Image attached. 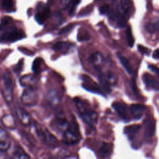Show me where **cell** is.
I'll return each instance as SVG.
<instances>
[{
  "label": "cell",
  "instance_id": "obj_8",
  "mask_svg": "<svg viewBox=\"0 0 159 159\" xmlns=\"http://www.w3.org/2000/svg\"><path fill=\"white\" fill-rule=\"evenodd\" d=\"M38 10L35 15V20L40 25L43 24L49 17L50 14V9L46 4H39Z\"/></svg>",
  "mask_w": 159,
  "mask_h": 159
},
{
  "label": "cell",
  "instance_id": "obj_10",
  "mask_svg": "<svg viewBox=\"0 0 159 159\" xmlns=\"http://www.w3.org/2000/svg\"><path fill=\"white\" fill-rule=\"evenodd\" d=\"M142 79L144 84L148 88L152 89L155 91L158 90V82L152 75L148 73H145L143 75Z\"/></svg>",
  "mask_w": 159,
  "mask_h": 159
},
{
  "label": "cell",
  "instance_id": "obj_11",
  "mask_svg": "<svg viewBox=\"0 0 159 159\" xmlns=\"http://www.w3.org/2000/svg\"><path fill=\"white\" fill-rule=\"evenodd\" d=\"M81 0H61L60 4L63 9L68 8V14L70 16H73L75 12L76 7L80 4Z\"/></svg>",
  "mask_w": 159,
  "mask_h": 159
},
{
  "label": "cell",
  "instance_id": "obj_15",
  "mask_svg": "<svg viewBox=\"0 0 159 159\" xmlns=\"http://www.w3.org/2000/svg\"><path fill=\"white\" fill-rule=\"evenodd\" d=\"M145 110V107L142 104H132L130 107V112L132 116L136 119H139L142 117Z\"/></svg>",
  "mask_w": 159,
  "mask_h": 159
},
{
  "label": "cell",
  "instance_id": "obj_31",
  "mask_svg": "<svg viewBox=\"0 0 159 159\" xmlns=\"http://www.w3.org/2000/svg\"><path fill=\"white\" fill-rule=\"evenodd\" d=\"M126 37L127 40L128 42V45L130 47H132L134 43V39L132 34V30L131 27L130 26H128L126 30Z\"/></svg>",
  "mask_w": 159,
  "mask_h": 159
},
{
  "label": "cell",
  "instance_id": "obj_12",
  "mask_svg": "<svg viewBox=\"0 0 159 159\" xmlns=\"http://www.w3.org/2000/svg\"><path fill=\"white\" fill-rule=\"evenodd\" d=\"M10 146V140L7 132L0 127V150H7Z\"/></svg>",
  "mask_w": 159,
  "mask_h": 159
},
{
  "label": "cell",
  "instance_id": "obj_3",
  "mask_svg": "<svg viewBox=\"0 0 159 159\" xmlns=\"http://www.w3.org/2000/svg\"><path fill=\"white\" fill-rule=\"evenodd\" d=\"M25 37V33L22 30L15 27H9L0 36V42H14L24 39Z\"/></svg>",
  "mask_w": 159,
  "mask_h": 159
},
{
  "label": "cell",
  "instance_id": "obj_5",
  "mask_svg": "<svg viewBox=\"0 0 159 159\" xmlns=\"http://www.w3.org/2000/svg\"><path fill=\"white\" fill-rule=\"evenodd\" d=\"M35 132L38 137L47 145L53 147H55L57 145V139L46 129L42 128L39 125H36Z\"/></svg>",
  "mask_w": 159,
  "mask_h": 159
},
{
  "label": "cell",
  "instance_id": "obj_41",
  "mask_svg": "<svg viewBox=\"0 0 159 159\" xmlns=\"http://www.w3.org/2000/svg\"><path fill=\"white\" fill-rule=\"evenodd\" d=\"M153 57L155 59H158V48H157L153 54Z\"/></svg>",
  "mask_w": 159,
  "mask_h": 159
},
{
  "label": "cell",
  "instance_id": "obj_24",
  "mask_svg": "<svg viewBox=\"0 0 159 159\" xmlns=\"http://www.w3.org/2000/svg\"><path fill=\"white\" fill-rule=\"evenodd\" d=\"M14 157L16 158H29V156L19 146H16L14 148Z\"/></svg>",
  "mask_w": 159,
  "mask_h": 159
},
{
  "label": "cell",
  "instance_id": "obj_27",
  "mask_svg": "<svg viewBox=\"0 0 159 159\" xmlns=\"http://www.w3.org/2000/svg\"><path fill=\"white\" fill-rule=\"evenodd\" d=\"M145 29L147 32L150 33H153L158 30V21L157 20L155 22H148L146 24Z\"/></svg>",
  "mask_w": 159,
  "mask_h": 159
},
{
  "label": "cell",
  "instance_id": "obj_16",
  "mask_svg": "<svg viewBox=\"0 0 159 159\" xmlns=\"http://www.w3.org/2000/svg\"><path fill=\"white\" fill-rule=\"evenodd\" d=\"M74 44L68 42H58L53 46V49L55 51L61 52H68L73 47Z\"/></svg>",
  "mask_w": 159,
  "mask_h": 159
},
{
  "label": "cell",
  "instance_id": "obj_6",
  "mask_svg": "<svg viewBox=\"0 0 159 159\" xmlns=\"http://www.w3.org/2000/svg\"><path fill=\"white\" fill-rule=\"evenodd\" d=\"M22 103L28 106L36 105L38 102V94L36 90L33 87H29L25 89L21 97Z\"/></svg>",
  "mask_w": 159,
  "mask_h": 159
},
{
  "label": "cell",
  "instance_id": "obj_40",
  "mask_svg": "<svg viewBox=\"0 0 159 159\" xmlns=\"http://www.w3.org/2000/svg\"><path fill=\"white\" fill-rule=\"evenodd\" d=\"M132 89H133V91L135 93H137V86H136L135 78H132Z\"/></svg>",
  "mask_w": 159,
  "mask_h": 159
},
{
  "label": "cell",
  "instance_id": "obj_4",
  "mask_svg": "<svg viewBox=\"0 0 159 159\" xmlns=\"http://www.w3.org/2000/svg\"><path fill=\"white\" fill-rule=\"evenodd\" d=\"M2 83L3 97L7 103L11 104L13 98V85L11 74L8 70H6L3 74Z\"/></svg>",
  "mask_w": 159,
  "mask_h": 159
},
{
  "label": "cell",
  "instance_id": "obj_9",
  "mask_svg": "<svg viewBox=\"0 0 159 159\" xmlns=\"http://www.w3.org/2000/svg\"><path fill=\"white\" fill-rule=\"evenodd\" d=\"M94 69L96 70L98 74V80L99 81L100 84L103 88V89L107 93H109L111 92V88L110 86L111 85V83H110L109 80H108L107 77L106 76V75L103 73L100 69V67L98 66H94Z\"/></svg>",
  "mask_w": 159,
  "mask_h": 159
},
{
  "label": "cell",
  "instance_id": "obj_2",
  "mask_svg": "<svg viewBox=\"0 0 159 159\" xmlns=\"http://www.w3.org/2000/svg\"><path fill=\"white\" fill-rule=\"evenodd\" d=\"M80 131L78 125L75 120L73 119L71 124L68 125L63 135V142L66 145H73L79 142Z\"/></svg>",
  "mask_w": 159,
  "mask_h": 159
},
{
  "label": "cell",
  "instance_id": "obj_20",
  "mask_svg": "<svg viewBox=\"0 0 159 159\" xmlns=\"http://www.w3.org/2000/svg\"><path fill=\"white\" fill-rule=\"evenodd\" d=\"M115 18L116 19V24L118 27L122 28L125 26L127 24V17L125 16L117 13L115 14L114 19Z\"/></svg>",
  "mask_w": 159,
  "mask_h": 159
},
{
  "label": "cell",
  "instance_id": "obj_21",
  "mask_svg": "<svg viewBox=\"0 0 159 159\" xmlns=\"http://www.w3.org/2000/svg\"><path fill=\"white\" fill-rule=\"evenodd\" d=\"M102 55L99 52H96L92 54L89 57L90 62L94 64V66H98V67H100L99 65L102 61Z\"/></svg>",
  "mask_w": 159,
  "mask_h": 159
},
{
  "label": "cell",
  "instance_id": "obj_25",
  "mask_svg": "<svg viewBox=\"0 0 159 159\" xmlns=\"http://www.w3.org/2000/svg\"><path fill=\"white\" fill-rule=\"evenodd\" d=\"M118 58H119V60L120 61L121 64L122 65L123 67L124 68L125 71L127 72V73L129 75L131 74L132 73V68H131L130 63L128 61V60H127V58L120 55H118Z\"/></svg>",
  "mask_w": 159,
  "mask_h": 159
},
{
  "label": "cell",
  "instance_id": "obj_13",
  "mask_svg": "<svg viewBox=\"0 0 159 159\" xmlns=\"http://www.w3.org/2000/svg\"><path fill=\"white\" fill-rule=\"evenodd\" d=\"M112 106L120 117L124 120L127 119V106L125 104L119 102H114L112 103Z\"/></svg>",
  "mask_w": 159,
  "mask_h": 159
},
{
  "label": "cell",
  "instance_id": "obj_23",
  "mask_svg": "<svg viewBox=\"0 0 159 159\" xmlns=\"http://www.w3.org/2000/svg\"><path fill=\"white\" fill-rule=\"evenodd\" d=\"M155 132V125L153 122L148 120L145 126V135L147 137H151L153 135Z\"/></svg>",
  "mask_w": 159,
  "mask_h": 159
},
{
  "label": "cell",
  "instance_id": "obj_32",
  "mask_svg": "<svg viewBox=\"0 0 159 159\" xmlns=\"http://www.w3.org/2000/svg\"><path fill=\"white\" fill-rule=\"evenodd\" d=\"M93 9V7L92 5H89L87 7L83 8L78 14V17H83V16H88V14H89L92 11Z\"/></svg>",
  "mask_w": 159,
  "mask_h": 159
},
{
  "label": "cell",
  "instance_id": "obj_18",
  "mask_svg": "<svg viewBox=\"0 0 159 159\" xmlns=\"http://www.w3.org/2000/svg\"><path fill=\"white\" fill-rule=\"evenodd\" d=\"M1 6L2 9L7 12H12L16 11L13 0H1Z\"/></svg>",
  "mask_w": 159,
  "mask_h": 159
},
{
  "label": "cell",
  "instance_id": "obj_26",
  "mask_svg": "<svg viewBox=\"0 0 159 159\" xmlns=\"http://www.w3.org/2000/svg\"><path fill=\"white\" fill-rule=\"evenodd\" d=\"M42 63V58H35V60L34 61V62L32 63V69L34 73L38 74L40 72Z\"/></svg>",
  "mask_w": 159,
  "mask_h": 159
},
{
  "label": "cell",
  "instance_id": "obj_33",
  "mask_svg": "<svg viewBox=\"0 0 159 159\" xmlns=\"http://www.w3.org/2000/svg\"><path fill=\"white\" fill-rule=\"evenodd\" d=\"M75 27V24H70L68 25H67L66 26L64 27L63 28H62L60 31L59 32V34L60 35H63V34H66L68 32H70V31H71V30L74 28Z\"/></svg>",
  "mask_w": 159,
  "mask_h": 159
},
{
  "label": "cell",
  "instance_id": "obj_28",
  "mask_svg": "<svg viewBox=\"0 0 159 159\" xmlns=\"http://www.w3.org/2000/svg\"><path fill=\"white\" fill-rule=\"evenodd\" d=\"M12 19L11 17L4 16L0 21V30H2L8 27L12 22Z\"/></svg>",
  "mask_w": 159,
  "mask_h": 159
},
{
  "label": "cell",
  "instance_id": "obj_35",
  "mask_svg": "<svg viewBox=\"0 0 159 159\" xmlns=\"http://www.w3.org/2000/svg\"><path fill=\"white\" fill-rule=\"evenodd\" d=\"M23 63H24V61L23 59H21L18 63L14 66V71L15 73H16L17 74H19V73H20V71L22 70V67H23Z\"/></svg>",
  "mask_w": 159,
  "mask_h": 159
},
{
  "label": "cell",
  "instance_id": "obj_1",
  "mask_svg": "<svg viewBox=\"0 0 159 159\" xmlns=\"http://www.w3.org/2000/svg\"><path fill=\"white\" fill-rule=\"evenodd\" d=\"M76 105L78 111L79 116L88 125L93 127L97 122V114L96 112L85 107L83 102L80 99H75Z\"/></svg>",
  "mask_w": 159,
  "mask_h": 159
},
{
  "label": "cell",
  "instance_id": "obj_38",
  "mask_svg": "<svg viewBox=\"0 0 159 159\" xmlns=\"http://www.w3.org/2000/svg\"><path fill=\"white\" fill-rule=\"evenodd\" d=\"M19 50H20L22 52H23V53H25V54H27V55H32L34 54V52H32V51H30V50H28V49H27V48L20 47V48H19Z\"/></svg>",
  "mask_w": 159,
  "mask_h": 159
},
{
  "label": "cell",
  "instance_id": "obj_29",
  "mask_svg": "<svg viewBox=\"0 0 159 159\" xmlns=\"http://www.w3.org/2000/svg\"><path fill=\"white\" fill-rule=\"evenodd\" d=\"M90 37L87 30H79L77 35V39L80 42L84 41V40H88L89 39Z\"/></svg>",
  "mask_w": 159,
  "mask_h": 159
},
{
  "label": "cell",
  "instance_id": "obj_30",
  "mask_svg": "<svg viewBox=\"0 0 159 159\" xmlns=\"http://www.w3.org/2000/svg\"><path fill=\"white\" fill-rule=\"evenodd\" d=\"M48 101H50V102L51 104H52L53 105L57 104L59 101L58 94L56 93V91H53V90L50 91V93H48Z\"/></svg>",
  "mask_w": 159,
  "mask_h": 159
},
{
  "label": "cell",
  "instance_id": "obj_37",
  "mask_svg": "<svg viewBox=\"0 0 159 159\" xmlns=\"http://www.w3.org/2000/svg\"><path fill=\"white\" fill-rule=\"evenodd\" d=\"M109 11V6L108 4H104L100 7L99 12L101 14H106Z\"/></svg>",
  "mask_w": 159,
  "mask_h": 159
},
{
  "label": "cell",
  "instance_id": "obj_19",
  "mask_svg": "<svg viewBox=\"0 0 159 159\" xmlns=\"http://www.w3.org/2000/svg\"><path fill=\"white\" fill-rule=\"evenodd\" d=\"M141 126L140 125H131L124 129V133L129 137L130 139L134 138V135L139 131Z\"/></svg>",
  "mask_w": 159,
  "mask_h": 159
},
{
  "label": "cell",
  "instance_id": "obj_7",
  "mask_svg": "<svg viewBox=\"0 0 159 159\" xmlns=\"http://www.w3.org/2000/svg\"><path fill=\"white\" fill-rule=\"evenodd\" d=\"M81 79L84 81V83L82 85L84 89L91 93L103 95V92L101 91L100 88L95 82L93 81V80L90 77L86 75H83L81 76Z\"/></svg>",
  "mask_w": 159,
  "mask_h": 159
},
{
  "label": "cell",
  "instance_id": "obj_36",
  "mask_svg": "<svg viewBox=\"0 0 159 159\" xmlns=\"http://www.w3.org/2000/svg\"><path fill=\"white\" fill-rule=\"evenodd\" d=\"M137 49L139 52H140L142 54H143V55H148L150 53V49L141 45H139L137 46Z\"/></svg>",
  "mask_w": 159,
  "mask_h": 159
},
{
  "label": "cell",
  "instance_id": "obj_17",
  "mask_svg": "<svg viewBox=\"0 0 159 159\" xmlns=\"http://www.w3.org/2000/svg\"><path fill=\"white\" fill-rule=\"evenodd\" d=\"M36 78L34 75H28L22 76L20 80V83L23 86L32 87L35 83Z\"/></svg>",
  "mask_w": 159,
  "mask_h": 159
},
{
  "label": "cell",
  "instance_id": "obj_22",
  "mask_svg": "<svg viewBox=\"0 0 159 159\" xmlns=\"http://www.w3.org/2000/svg\"><path fill=\"white\" fill-rule=\"evenodd\" d=\"M111 148L108 143H102V145L99 148V153L102 157H108L110 153H111Z\"/></svg>",
  "mask_w": 159,
  "mask_h": 159
},
{
  "label": "cell",
  "instance_id": "obj_14",
  "mask_svg": "<svg viewBox=\"0 0 159 159\" xmlns=\"http://www.w3.org/2000/svg\"><path fill=\"white\" fill-rule=\"evenodd\" d=\"M16 112L20 122L24 125H29L30 121L29 114L21 107H17Z\"/></svg>",
  "mask_w": 159,
  "mask_h": 159
},
{
  "label": "cell",
  "instance_id": "obj_39",
  "mask_svg": "<svg viewBox=\"0 0 159 159\" xmlns=\"http://www.w3.org/2000/svg\"><path fill=\"white\" fill-rule=\"evenodd\" d=\"M148 67L151 71L154 72L156 75H158V68L157 66H156L155 65H149Z\"/></svg>",
  "mask_w": 159,
  "mask_h": 159
},
{
  "label": "cell",
  "instance_id": "obj_34",
  "mask_svg": "<svg viewBox=\"0 0 159 159\" xmlns=\"http://www.w3.org/2000/svg\"><path fill=\"white\" fill-rule=\"evenodd\" d=\"M57 124L60 127H66L69 125L68 121L66 119L60 117L57 118Z\"/></svg>",
  "mask_w": 159,
  "mask_h": 159
}]
</instances>
